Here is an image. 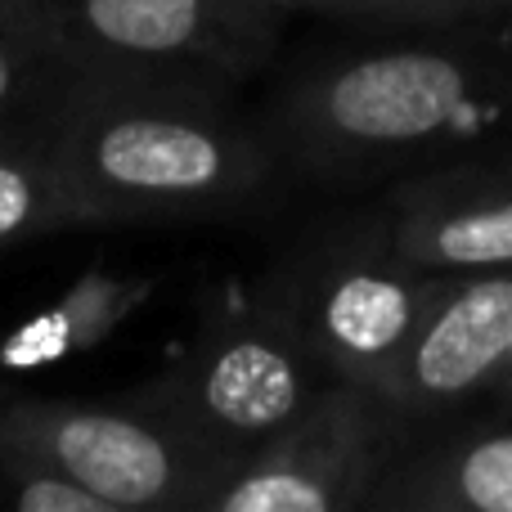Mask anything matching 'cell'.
I'll return each instance as SVG.
<instances>
[{
    "mask_svg": "<svg viewBox=\"0 0 512 512\" xmlns=\"http://www.w3.org/2000/svg\"><path fill=\"white\" fill-rule=\"evenodd\" d=\"M324 382L297 333L248 292L207 306L194 337L131 396L230 477Z\"/></svg>",
    "mask_w": 512,
    "mask_h": 512,
    "instance_id": "5b68a950",
    "label": "cell"
},
{
    "mask_svg": "<svg viewBox=\"0 0 512 512\" xmlns=\"http://www.w3.org/2000/svg\"><path fill=\"white\" fill-rule=\"evenodd\" d=\"M59 90L0 126V256L45 234H68L59 167H54Z\"/></svg>",
    "mask_w": 512,
    "mask_h": 512,
    "instance_id": "7c38bea8",
    "label": "cell"
},
{
    "mask_svg": "<svg viewBox=\"0 0 512 512\" xmlns=\"http://www.w3.org/2000/svg\"><path fill=\"white\" fill-rule=\"evenodd\" d=\"M418 423L378 387L328 378L252 459L207 499V512H369Z\"/></svg>",
    "mask_w": 512,
    "mask_h": 512,
    "instance_id": "52a82bcc",
    "label": "cell"
},
{
    "mask_svg": "<svg viewBox=\"0 0 512 512\" xmlns=\"http://www.w3.org/2000/svg\"><path fill=\"white\" fill-rule=\"evenodd\" d=\"M0 512H104L81 486L5 441L0 432Z\"/></svg>",
    "mask_w": 512,
    "mask_h": 512,
    "instance_id": "9a60e30c",
    "label": "cell"
},
{
    "mask_svg": "<svg viewBox=\"0 0 512 512\" xmlns=\"http://www.w3.org/2000/svg\"><path fill=\"white\" fill-rule=\"evenodd\" d=\"M54 167L68 230L239 221L288 185L265 126L234 95L117 77L63 81Z\"/></svg>",
    "mask_w": 512,
    "mask_h": 512,
    "instance_id": "7a4b0ae2",
    "label": "cell"
},
{
    "mask_svg": "<svg viewBox=\"0 0 512 512\" xmlns=\"http://www.w3.org/2000/svg\"><path fill=\"white\" fill-rule=\"evenodd\" d=\"M512 351V265L450 270L441 297L409 337L387 396L418 427L481 409L490 378Z\"/></svg>",
    "mask_w": 512,
    "mask_h": 512,
    "instance_id": "ba28073f",
    "label": "cell"
},
{
    "mask_svg": "<svg viewBox=\"0 0 512 512\" xmlns=\"http://www.w3.org/2000/svg\"><path fill=\"white\" fill-rule=\"evenodd\" d=\"M0 432L81 486L104 512H207V499L225 481L194 441L131 391L113 400H63L0 387Z\"/></svg>",
    "mask_w": 512,
    "mask_h": 512,
    "instance_id": "8992f818",
    "label": "cell"
},
{
    "mask_svg": "<svg viewBox=\"0 0 512 512\" xmlns=\"http://www.w3.org/2000/svg\"><path fill=\"white\" fill-rule=\"evenodd\" d=\"M256 122L288 185L333 198L512 153V9L319 41L283 68Z\"/></svg>",
    "mask_w": 512,
    "mask_h": 512,
    "instance_id": "6da1fadb",
    "label": "cell"
},
{
    "mask_svg": "<svg viewBox=\"0 0 512 512\" xmlns=\"http://www.w3.org/2000/svg\"><path fill=\"white\" fill-rule=\"evenodd\" d=\"M288 18L315 14L351 27H445L463 18H486L499 9H512V0H279Z\"/></svg>",
    "mask_w": 512,
    "mask_h": 512,
    "instance_id": "4fadbf2b",
    "label": "cell"
},
{
    "mask_svg": "<svg viewBox=\"0 0 512 512\" xmlns=\"http://www.w3.org/2000/svg\"><path fill=\"white\" fill-rule=\"evenodd\" d=\"M445 274L396 243L387 212L360 194L346 212L301 230L252 292L297 333L328 378L387 391L409 337L441 297Z\"/></svg>",
    "mask_w": 512,
    "mask_h": 512,
    "instance_id": "3957f363",
    "label": "cell"
},
{
    "mask_svg": "<svg viewBox=\"0 0 512 512\" xmlns=\"http://www.w3.org/2000/svg\"><path fill=\"white\" fill-rule=\"evenodd\" d=\"M162 279L140 270H81L50 306L32 310L0 337V378L5 373H41L81 360L95 346L113 342L144 306H153Z\"/></svg>",
    "mask_w": 512,
    "mask_h": 512,
    "instance_id": "8fae6325",
    "label": "cell"
},
{
    "mask_svg": "<svg viewBox=\"0 0 512 512\" xmlns=\"http://www.w3.org/2000/svg\"><path fill=\"white\" fill-rule=\"evenodd\" d=\"M373 198L396 243L427 270L512 265V153L391 180Z\"/></svg>",
    "mask_w": 512,
    "mask_h": 512,
    "instance_id": "9c48e42d",
    "label": "cell"
},
{
    "mask_svg": "<svg viewBox=\"0 0 512 512\" xmlns=\"http://www.w3.org/2000/svg\"><path fill=\"white\" fill-rule=\"evenodd\" d=\"M369 512H512V409L418 427Z\"/></svg>",
    "mask_w": 512,
    "mask_h": 512,
    "instance_id": "30bf717a",
    "label": "cell"
},
{
    "mask_svg": "<svg viewBox=\"0 0 512 512\" xmlns=\"http://www.w3.org/2000/svg\"><path fill=\"white\" fill-rule=\"evenodd\" d=\"M265 5H270V9H279V0H265ZM279 14H283V9H279ZM283 18H288V14H283Z\"/></svg>",
    "mask_w": 512,
    "mask_h": 512,
    "instance_id": "e0dca14e",
    "label": "cell"
},
{
    "mask_svg": "<svg viewBox=\"0 0 512 512\" xmlns=\"http://www.w3.org/2000/svg\"><path fill=\"white\" fill-rule=\"evenodd\" d=\"M481 409H512V351L504 355L495 378H490V391H486V400H481Z\"/></svg>",
    "mask_w": 512,
    "mask_h": 512,
    "instance_id": "2e32d148",
    "label": "cell"
},
{
    "mask_svg": "<svg viewBox=\"0 0 512 512\" xmlns=\"http://www.w3.org/2000/svg\"><path fill=\"white\" fill-rule=\"evenodd\" d=\"M72 77L234 95L274 59L288 18L265 0H5Z\"/></svg>",
    "mask_w": 512,
    "mask_h": 512,
    "instance_id": "277c9868",
    "label": "cell"
},
{
    "mask_svg": "<svg viewBox=\"0 0 512 512\" xmlns=\"http://www.w3.org/2000/svg\"><path fill=\"white\" fill-rule=\"evenodd\" d=\"M68 77L72 72H63L36 45V36L18 23L14 9L0 0V126L36 108L41 99H50Z\"/></svg>",
    "mask_w": 512,
    "mask_h": 512,
    "instance_id": "5bb4252c",
    "label": "cell"
}]
</instances>
